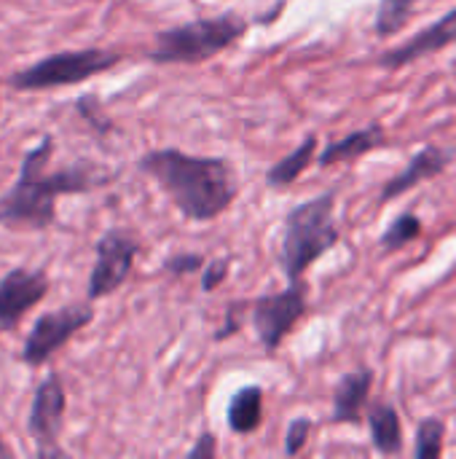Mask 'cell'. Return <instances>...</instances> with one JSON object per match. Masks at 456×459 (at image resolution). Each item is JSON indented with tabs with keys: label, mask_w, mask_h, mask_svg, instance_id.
<instances>
[{
	"label": "cell",
	"mask_w": 456,
	"mask_h": 459,
	"mask_svg": "<svg viewBox=\"0 0 456 459\" xmlns=\"http://www.w3.org/2000/svg\"><path fill=\"white\" fill-rule=\"evenodd\" d=\"M54 156V137L43 134L40 143L27 148L19 175L5 194H0V226L43 231L56 223V199L67 194H86L110 183L113 172L94 164H70L48 169Z\"/></svg>",
	"instance_id": "1"
},
{
	"label": "cell",
	"mask_w": 456,
	"mask_h": 459,
	"mask_svg": "<svg viewBox=\"0 0 456 459\" xmlns=\"http://www.w3.org/2000/svg\"><path fill=\"white\" fill-rule=\"evenodd\" d=\"M137 169L151 175L188 221L207 223L223 215L239 194L234 167L220 156H191L177 148L148 151Z\"/></svg>",
	"instance_id": "2"
},
{
	"label": "cell",
	"mask_w": 456,
	"mask_h": 459,
	"mask_svg": "<svg viewBox=\"0 0 456 459\" xmlns=\"http://www.w3.org/2000/svg\"><path fill=\"white\" fill-rule=\"evenodd\" d=\"M341 239L336 226V194L325 191L309 202L296 204L285 218L280 264L288 282H301L309 266L331 253Z\"/></svg>",
	"instance_id": "3"
},
{
	"label": "cell",
	"mask_w": 456,
	"mask_h": 459,
	"mask_svg": "<svg viewBox=\"0 0 456 459\" xmlns=\"http://www.w3.org/2000/svg\"><path fill=\"white\" fill-rule=\"evenodd\" d=\"M245 30L247 22L237 13L194 19L156 32L148 59L156 65H202L234 46L245 35Z\"/></svg>",
	"instance_id": "4"
},
{
	"label": "cell",
	"mask_w": 456,
	"mask_h": 459,
	"mask_svg": "<svg viewBox=\"0 0 456 459\" xmlns=\"http://www.w3.org/2000/svg\"><path fill=\"white\" fill-rule=\"evenodd\" d=\"M124 56L110 48L89 46V48H70V51H56L48 54L27 67L13 70L5 83L13 91H48V89H62V86H75L83 83L94 75H102L113 70Z\"/></svg>",
	"instance_id": "5"
},
{
	"label": "cell",
	"mask_w": 456,
	"mask_h": 459,
	"mask_svg": "<svg viewBox=\"0 0 456 459\" xmlns=\"http://www.w3.org/2000/svg\"><path fill=\"white\" fill-rule=\"evenodd\" d=\"M94 320L91 304H67L54 312H40L22 344V363L30 368L46 366L78 331Z\"/></svg>",
	"instance_id": "6"
},
{
	"label": "cell",
	"mask_w": 456,
	"mask_h": 459,
	"mask_svg": "<svg viewBox=\"0 0 456 459\" xmlns=\"http://www.w3.org/2000/svg\"><path fill=\"white\" fill-rule=\"evenodd\" d=\"M65 411H67L65 382L56 371H48L32 393V406L27 420V430L30 438L35 441L38 457H67V452L59 446Z\"/></svg>",
	"instance_id": "7"
},
{
	"label": "cell",
	"mask_w": 456,
	"mask_h": 459,
	"mask_svg": "<svg viewBox=\"0 0 456 459\" xmlns=\"http://www.w3.org/2000/svg\"><path fill=\"white\" fill-rule=\"evenodd\" d=\"M94 253L97 258H94L89 285H86L89 301H99L116 293L129 280L134 258L140 255V242L124 229H110L97 239Z\"/></svg>",
	"instance_id": "8"
},
{
	"label": "cell",
	"mask_w": 456,
	"mask_h": 459,
	"mask_svg": "<svg viewBox=\"0 0 456 459\" xmlns=\"http://www.w3.org/2000/svg\"><path fill=\"white\" fill-rule=\"evenodd\" d=\"M306 285L290 282L288 290L261 296L250 301V317L258 333V342L266 352H274L296 328V323L306 315Z\"/></svg>",
	"instance_id": "9"
},
{
	"label": "cell",
	"mask_w": 456,
	"mask_h": 459,
	"mask_svg": "<svg viewBox=\"0 0 456 459\" xmlns=\"http://www.w3.org/2000/svg\"><path fill=\"white\" fill-rule=\"evenodd\" d=\"M48 277L43 269L13 266L0 280V331H13L22 317L48 296Z\"/></svg>",
	"instance_id": "10"
},
{
	"label": "cell",
	"mask_w": 456,
	"mask_h": 459,
	"mask_svg": "<svg viewBox=\"0 0 456 459\" xmlns=\"http://www.w3.org/2000/svg\"><path fill=\"white\" fill-rule=\"evenodd\" d=\"M454 40L456 5L452 11H446L438 22H433V24H427L425 30H419L417 35H411L406 43H400V46L384 51V54L379 56V67H384V70H390V73H392V70H400V67H406V65H411V62H417V59H422V56L438 54L441 48L452 46Z\"/></svg>",
	"instance_id": "11"
},
{
	"label": "cell",
	"mask_w": 456,
	"mask_h": 459,
	"mask_svg": "<svg viewBox=\"0 0 456 459\" xmlns=\"http://www.w3.org/2000/svg\"><path fill=\"white\" fill-rule=\"evenodd\" d=\"M454 161V148H443V145H427L419 153H414V159L409 161V167L403 172H398L379 194V202H390L395 196H403L406 191L417 188L419 183L438 178L449 164Z\"/></svg>",
	"instance_id": "12"
},
{
	"label": "cell",
	"mask_w": 456,
	"mask_h": 459,
	"mask_svg": "<svg viewBox=\"0 0 456 459\" xmlns=\"http://www.w3.org/2000/svg\"><path fill=\"white\" fill-rule=\"evenodd\" d=\"M371 387H374V371L371 368H357V371L347 374L333 393V422L360 425Z\"/></svg>",
	"instance_id": "13"
},
{
	"label": "cell",
	"mask_w": 456,
	"mask_h": 459,
	"mask_svg": "<svg viewBox=\"0 0 456 459\" xmlns=\"http://www.w3.org/2000/svg\"><path fill=\"white\" fill-rule=\"evenodd\" d=\"M384 143H387V134H384L382 124H371V126L357 129V132H352V134H347V137H341V140L328 143V145L320 151L317 164H320V167H333V164H339V161H355V159H360V156H366V153L382 148Z\"/></svg>",
	"instance_id": "14"
},
{
	"label": "cell",
	"mask_w": 456,
	"mask_h": 459,
	"mask_svg": "<svg viewBox=\"0 0 456 459\" xmlns=\"http://www.w3.org/2000/svg\"><path fill=\"white\" fill-rule=\"evenodd\" d=\"M371 441L379 455H400L403 452V425L398 409L392 403H374L368 409Z\"/></svg>",
	"instance_id": "15"
},
{
	"label": "cell",
	"mask_w": 456,
	"mask_h": 459,
	"mask_svg": "<svg viewBox=\"0 0 456 459\" xmlns=\"http://www.w3.org/2000/svg\"><path fill=\"white\" fill-rule=\"evenodd\" d=\"M226 420H228V428L239 436L255 433L263 422V390L255 385L237 390L234 398L228 401Z\"/></svg>",
	"instance_id": "16"
},
{
	"label": "cell",
	"mask_w": 456,
	"mask_h": 459,
	"mask_svg": "<svg viewBox=\"0 0 456 459\" xmlns=\"http://www.w3.org/2000/svg\"><path fill=\"white\" fill-rule=\"evenodd\" d=\"M314 153H317V137H314V134H309V137L296 148V151H290L288 156H282L277 164H271V167H269V172H266V183H269L271 188L293 186V183L298 180V175L312 164Z\"/></svg>",
	"instance_id": "17"
},
{
	"label": "cell",
	"mask_w": 456,
	"mask_h": 459,
	"mask_svg": "<svg viewBox=\"0 0 456 459\" xmlns=\"http://www.w3.org/2000/svg\"><path fill=\"white\" fill-rule=\"evenodd\" d=\"M417 3L419 0H382L379 8H376V19H374L376 35L379 38H390V35L400 32L409 24Z\"/></svg>",
	"instance_id": "18"
},
{
	"label": "cell",
	"mask_w": 456,
	"mask_h": 459,
	"mask_svg": "<svg viewBox=\"0 0 456 459\" xmlns=\"http://www.w3.org/2000/svg\"><path fill=\"white\" fill-rule=\"evenodd\" d=\"M419 237H422V218H419L417 212H403V215H398V218L390 223V229L382 234L379 245H382L384 253H395V250L411 245V242L419 239Z\"/></svg>",
	"instance_id": "19"
},
{
	"label": "cell",
	"mask_w": 456,
	"mask_h": 459,
	"mask_svg": "<svg viewBox=\"0 0 456 459\" xmlns=\"http://www.w3.org/2000/svg\"><path fill=\"white\" fill-rule=\"evenodd\" d=\"M443 438H446V425L435 417H427L417 428V444H414V457L417 459H438L443 455Z\"/></svg>",
	"instance_id": "20"
},
{
	"label": "cell",
	"mask_w": 456,
	"mask_h": 459,
	"mask_svg": "<svg viewBox=\"0 0 456 459\" xmlns=\"http://www.w3.org/2000/svg\"><path fill=\"white\" fill-rule=\"evenodd\" d=\"M75 110H78V116H81L97 134H108V132L113 129V121L102 113L99 100H97L94 94H83V97L75 102Z\"/></svg>",
	"instance_id": "21"
},
{
	"label": "cell",
	"mask_w": 456,
	"mask_h": 459,
	"mask_svg": "<svg viewBox=\"0 0 456 459\" xmlns=\"http://www.w3.org/2000/svg\"><path fill=\"white\" fill-rule=\"evenodd\" d=\"M309 433H312V422L309 420H293L290 425H288V433H285V455H298L304 446H306V441H309Z\"/></svg>",
	"instance_id": "22"
},
{
	"label": "cell",
	"mask_w": 456,
	"mask_h": 459,
	"mask_svg": "<svg viewBox=\"0 0 456 459\" xmlns=\"http://www.w3.org/2000/svg\"><path fill=\"white\" fill-rule=\"evenodd\" d=\"M204 264L207 261L199 253H177V255L164 261V272H169V274H194V272H202Z\"/></svg>",
	"instance_id": "23"
},
{
	"label": "cell",
	"mask_w": 456,
	"mask_h": 459,
	"mask_svg": "<svg viewBox=\"0 0 456 459\" xmlns=\"http://www.w3.org/2000/svg\"><path fill=\"white\" fill-rule=\"evenodd\" d=\"M226 277H228V261H226V258L210 261V264L202 269V290H204V293L215 290Z\"/></svg>",
	"instance_id": "24"
},
{
	"label": "cell",
	"mask_w": 456,
	"mask_h": 459,
	"mask_svg": "<svg viewBox=\"0 0 456 459\" xmlns=\"http://www.w3.org/2000/svg\"><path fill=\"white\" fill-rule=\"evenodd\" d=\"M247 304L242 301V304H228V312H226V323L220 325V331L215 333V339L218 342H223V339H228V336H234L239 328H242V309H245Z\"/></svg>",
	"instance_id": "25"
},
{
	"label": "cell",
	"mask_w": 456,
	"mask_h": 459,
	"mask_svg": "<svg viewBox=\"0 0 456 459\" xmlns=\"http://www.w3.org/2000/svg\"><path fill=\"white\" fill-rule=\"evenodd\" d=\"M218 455V444H215V436L212 433H204L199 441H196V446L188 452V457L191 459H212Z\"/></svg>",
	"instance_id": "26"
},
{
	"label": "cell",
	"mask_w": 456,
	"mask_h": 459,
	"mask_svg": "<svg viewBox=\"0 0 456 459\" xmlns=\"http://www.w3.org/2000/svg\"><path fill=\"white\" fill-rule=\"evenodd\" d=\"M0 457H13V449L5 444V438H3V433H0Z\"/></svg>",
	"instance_id": "27"
}]
</instances>
